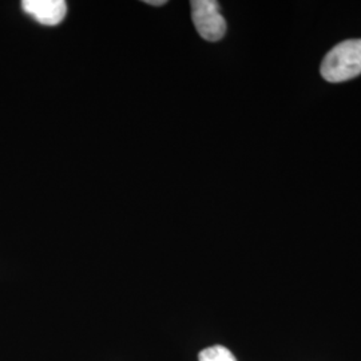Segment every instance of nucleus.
<instances>
[{
    "mask_svg": "<svg viewBox=\"0 0 361 361\" xmlns=\"http://www.w3.org/2000/svg\"><path fill=\"white\" fill-rule=\"evenodd\" d=\"M360 74L361 39L341 42L325 55L322 63V75L332 83L350 80Z\"/></svg>",
    "mask_w": 361,
    "mask_h": 361,
    "instance_id": "nucleus-1",
    "label": "nucleus"
},
{
    "mask_svg": "<svg viewBox=\"0 0 361 361\" xmlns=\"http://www.w3.org/2000/svg\"><path fill=\"white\" fill-rule=\"evenodd\" d=\"M192 19L197 32L207 42H219L225 37L226 22L219 13V1L216 0H193Z\"/></svg>",
    "mask_w": 361,
    "mask_h": 361,
    "instance_id": "nucleus-2",
    "label": "nucleus"
},
{
    "mask_svg": "<svg viewBox=\"0 0 361 361\" xmlns=\"http://www.w3.org/2000/svg\"><path fill=\"white\" fill-rule=\"evenodd\" d=\"M25 13L43 26H56L65 19L67 4L65 0H25Z\"/></svg>",
    "mask_w": 361,
    "mask_h": 361,
    "instance_id": "nucleus-3",
    "label": "nucleus"
},
{
    "mask_svg": "<svg viewBox=\"0 0 361 361\" xmlns=\"http://www.w3.org/2000/svg\"><path fill=\"white\" fill-rule=\"evenodd\" d=\"M200 361H237L232 352L222 345L209 347L200 352Z\"/></svg>",
    "mask_w": 361,
    "mask_h": 361,
    "instance_id": "nucleus-4",
    "label": "nucleus"
},
{
    "mask_svg": "<svg viewBox=\"0 0 361 361\" xmlns=\"http://www.w3.org/2000/svg\"><path fill=\"white\" fill-rule=\"evenodd\" d=\"M145 3H146V4H150V6H164V4H166L168 1H166V0H146Z\"/></svg>",
    "mask_w": 361,
    "mask_h": 361,
    "instance_id": "nucleus-5",
    "label": "nucleus"
}]
</instances>
